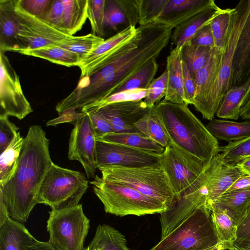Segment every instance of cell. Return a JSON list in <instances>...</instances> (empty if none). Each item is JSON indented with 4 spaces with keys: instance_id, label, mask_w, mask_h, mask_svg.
<instances>
[{
    "instance_id": "44",
    "label": "cell",
    "mask_w": 250,
    "mask_h": 250,
    "mask_svg": "<svg viewBox=\"0 0 250 250\" xmlns=\"http://www.w3.org/2000/svg\"><path fill=\"white\" fill-rule=\"evenodd\" d=\"M167 72L166 69L158 78L154 79L148 87L147 93L143 100L149 108H152L165 98L167 90Z\"/></svg>"
},
{
    "instance_id": "48",
    "label": "cell",
    "mask_w": 250,
    "mask_h": 250,
    "mask_svg": "<svg viewBox=\"0 0 250 250\" xmlns=\"http://www.w3.org/2000/svg\"><path fill=\"white\" fill-rule=\"evenodd\" d=\"M86 113L90 119L96 139L108 134L115 133L110 123L97 111Z\"/></svg>"
},
{
    "instance_id": "27",
    "label": "cell",
    "mask_w": 250,
    "mask_h": 250,
    "mask_svg": "<svg viewBox=\"0 0 250 250\" xmlns=\"http://www.w3.org/2000/svg\"><path fill=\"white\" fill-rule=\"evenodd\" d=\"M250 95V79L246 83L232 87L224 96L216 115L223 119L236 120Z\"/></svg>"
},
{
    "instance_id": "60",
    "label": "cell",
    "mask_w": 250,
    "mask_h": 250,
    "mask_svg": "<svg viewBox=\"0 0 250 250\" xmlns=\"http://www.w3.org/2000/svg\"><path fill=\"white\" fill-rule=\"evenodd\" d=\"M84 250H95V249H89L87 248H86V249H85Z\"/></svg>"
},
{
    "instance_id": "42",
    "label": "cell",
    "mask_w": 250,
    "mask_h": 250,
    "mask_svg": "<svg viewBox=\"0 0 250 250\" xmlns=\"http://www.w3.org/2000/svg\"><path fill=\"white\" fill-rule=\"evenodd\" d=\"M168 1L169 0H137L139 26L155 22Z\"/></svg>"
},
{
    "instance_id": "2",
    "label": "cell",
    "mask_w": 250,
    "mask_h": 250,
    "mask_svg": "<svg viewBox=\"0 0 250 250\" xmlns=\"http://www.w3.org/2000/svg\"><path fill=\"white\" fill-rule=\"evenodd\" d=\"M50 140L41 126L33 125L28 130L21 151L17 169L11 179L0 187L10 217L26 222L38 204L42 183L53 163L50 155Z\"/></svg>"
},
{
    "instance_id": "20",
    "label": "cell",
    "mask_w": 250,
    "mask_h": 250,
    "mask_svg": "<svg viewBox=\"0 0 250 250\" xmlns=\"http://www.w3.org/2000/svg\"><path fill=\"white\" fill-rule=\"evenodd\" d=\"M20 23L15 0H0V52L21 50Z\"/></svg>"
},
{
    "instance_id": "45",
    "label": "cell",
    "mask_w": 250,
    "mask_h": 250,
    "mask_svg": "<svg viewBox=\"0 0 250 250\" xmlns=\"http://www.w3.org/2000/svg\"><path fill=\"white\" fill-rule=\"evenodd\" d=\"M127 23L125 15L117 0H105L104 25L115 30L117 27Z\"/></svg>"
},
{
    "instance_id": "31",
    "label": "cell",
    "mask_w": 250,
    "mask_h": 250,
    "mask_svg": "<svg viewBox=\"0 0 250 250\" xmlns=\"http://www.w3.org/2000/svg\"><path fill=\"white\" fill-rule=\"evenodd\" d=\"M87 248L97 250H130L125 236L107 224L97 227L95 235Z\"/></svg>"
},
{
    "instance_id": "8",
    "label": "cell",
    "mask_w": 250,
    "mask_h": 250,
    "mask_svg": "<svg viewBox=\"0 0 250 250\" xmlns=\"http://www.w3.org/2000/svg\"><path fill=\"white\" fill-rule=\"evenodd\" d=\"M88 187L83 173L61 167L52 163L40 188L37 202L61 209L79 204Z\"/></svg>"
},
{
    "instance_id": "55",
    "label": "cell",
    "mask_w": 250,
    "mask_h": 250,
    "mask_svg": "<svg viewBox=\"0 0 250 250\" xmlns=\"http://www.w3.org/2000/svg\"><path fill=\"white\" fill-rule=\"evenodd\" d=\"M9 217L7 207L3 199L0 196V226H2Z\"/></svg>"
},
{
    "instance_id": "59",
    "label": "cell",
    "mask_w": 250,
    "mask_h": 250,
    "mask_svg": "<svg viewBox=\"0 0 250 250\" xmlns=\"http://www.w3.org/2000/svg\"><path fill=\"white\" fill-rule=\"evenodd\" d=\"M234 250H250V242L249 243H233Z\"/></svg>"
},
{
    "instance_id": "15",
    "label": "cell",
    "mask_w": 250,
    "mask_h": 250,
    "mask_svg": "<svg viewBox=\"0 0 250 250\" xmlns=\"http://www.w3.org/2000/svg\"><path fill=\"white\" fill-rule=\"evenodd\" d=\"M73 125L69 140L68 158L82 164L87 179L94 178L97 169L96 138L88 114L80 113Z\"/></svg>"
},
{
    "instance_id": "10",
    "label": "cell",
    "mask_w": 250,
    "mask_h": 250,
    "mask_svg": "<svg viewBox=\"0 0 250 250\" xmlns=\"http://www.w3.org/2000/svg\"><path fill=\"white\" fill-rule=\"evenodd\" d=\"M219 169L218 165L213 161L206 164L199 176L181 199L171 208L160 213L161 238L167 235L207 202L208 183Z\"/></svg>"
},
{
    "instance_id": "35",
    "label": "cell",
    "mask_w": 250,
    "mask_h": 250,
    "mask_svg": "<svg viewBox=\"0 0 250 250\" xmlns=\"http://www.w3.org/2000/svg\"><path fill=\"white\" fill-rule=\"evenodd\" d=\"M210 211L218 243H233L236 237L237 225L226 211L215 205L207 206Z\"/></svg>"
},
{
    "instance_id": "38",
    "label": "cell",
    "mask_w": 250,
    "mask_h": 250,
    "mask_svg": "<svg viewBox=\"0 0 250 250\" xmlns=\"http://www.w3.org/2000/svg\"><path fill=\"white\" fill-rule=\"evenodd\" d=\"M104 41L103 38L90 33L82 36H75L73 40L59 47L77 54L80 57L81 62Z\"/></svg>"
},
{
    "instance_id": "4",
    "label": "cell",
    "mask_w": 250,
    "mask_h": 250,
    "mask_svg": "<svg viewBox=\"0 0 250 250\" xmlns=\"http://www.w3.org/2000/svg\"><path fill=\"white\" fill-rule=\"evenodd\" d=\"M98 169L104 181L134 188L163 203L168 209L177 201L167 174L160 164L136 167H110Z\"/></svg>"
},
{
    "instance_id": "5",
    "label": "cell",
    "mask_w": 250,
    "mask_h": 250,
    "mask_svg": "<svg viewBox=\"0 0 250 250\" xmlns=\"http://www.w3.org/2000/svg\"><path fill=\"white\" fill-rule=\"evenodd\" d=\"M90 183L106 213L119 216H141L160 214L168 209L159 201L129 187L104 181L97 175Z\"/></svg>"
},
{
    "instance_id": "25",
    "label": "cell",
    "mask_w": 250,
    "mask_h": 250,
    "mask_svg": "<svg viewBox=\"0 0 250 250\" xmlns=\"http://www.w3.org/2000/svg\"><path fill=\"white\" fill-rule=\"evenodd\" d=\"M36 240L21 223L10 217L0 226V250H27Z\"/></svg>"
},
{
    "instance_id": "26",
    "label": "cell",
    "mask_w": 250,
    "mask_h": 250,
    "mask_svg": "<svg viewBox=\"0 0 250 250\" xmlns=\"http://www.w3.org/2000/svg\"><path fill=\"white\" fill-rule=\"evenodd\" d=\"M211 204L225 210L237 226L250 205V189L227 191L207 206Z\"/></svg>"
},
{
    "instance_id": "33",
    "label": "cell",
    "mask_w": 250,
    "mask_h": 250,
    "mask_svg": "<svg viewBox=\"0 0 250 250\" xmlns=\"http://www.w3.org/2000/svg\"><path fill=\"white\" fill-rule=\"evenodd\" d=\"M24 138L19 131L16 136L0 156V187L5 185L17 169Z\"/></svg>"
},
{
    "instance_id": "21",
    "label": "cell",
    "mask_w": 250,
    "mask_h": 250,
    "mask_svg": "<svg viewBox=\"0 0 250 250\" xmlns=\"http://www.w3.org/2000/svg\"><path fill=\"white\" fill-rule=\"evenodd\" d=\"M213 0H169L156 22L172 29L207 8Z\"/></svg>"
},
{
    "instance_id": "11",
    "label": "cell",
    "mask_w": 250,
    "mask_h": 250,
    "mask_svg": "<svg viewBox=\"0 0 250 250\" xmlns=\"http://www.w3.org/2000/svg\"><path fill=\"white\" fill-rule=\"evenodd\" d=\"M160 164L167 174L177 201L199 176L205 166L172 144L165 148Z\"/></svg>"
},
{
    "instance_id": "6",
    "label": "cell",
    "mask_w": 250,
    "mask_h": 250,
    "mask_svg": "<svg viewBox=\"0 0 250 250\" xmlns=\"http://www.w3.org/2000/svg\"><path fill=\"white\" fill-rule=\"evenodd\" d=\"M218 243L206 202L149 250H204Z\"/></svg>"
},
{
    "instance_id": "24",
    "label": "cell",
    "mask_w": 250,
    "mask_h": 250,
    "mask_svg": "<svg viewBox=\"0 0 250 250\" xmlns=\"http://www.w3.org/2000/svg\"><path fill=\"white\" fill-rule=\"evenodd\" d=\"M181 50L174 47L167 58V85L165 100L185 104Z\"/></svg>"
},
{
    "instance_id": "12",
    "label": "cell",
    "mask_w": 250,
    "mask_h": 250,
    "mask_svg": "<svg viewBox=\"0 0 250 250\" xmlns=\"http://www.w3.org/2000/svg\"><path fill=\"white\" fill-rule=\"evenodd\" d=\"M0 117L11 116L22 120L33 110L19 77L3 52H0Z\"/></svg>"
},
{
    "instance_id": "56",
    "label": "cell",
    "mask_w": 250,
    "mask_h": 250,
    "mask_svg": "<svg viewBox=\"0 0 250 250\" xmlns=\"http://www.w3.org/2000/svg\"><path fill=\"white\" fill-rule=\"evenodd\" d=\"M240 117L244 120L250 119V95L241 109Z\"/></svg>"
},
{
    "instance_id": "53",
    "label": "cell",
    "mask_w": 250,
    "mask_h": 250,
    "mask_svg": "<svg viewBox=\"0 0 250 250\" xmlns=\"http://www.w3.org/2000/svg\"><path fill=\"white\" fill-rule=\"evenodd\" d=\"M250 189V175H245L237 179L227 191Z\"/></svg>"
},
{
    "instance_id": "7",
    "label": "cell",
    "mask_w": 250,
    "mask_h": 250,
    "mask_svg": "<svg viewBox=\"0 0 250 250\" xmlns=\"http://www.w3.org/2000/svg\"><path fill=\"white\" fill-rule=\"evenodd\" d=\"M250 13V0H241L232 8L230 25L218 76L198 111L204 119L211 121L225 94L231 87L232 64L237 41Z\"/></svg>"
},
{
    "instance_id": "18",
    "label": "cell",
    "mask_w": 250,
    "mask_h": 250,
    "mask_svg": "<svg viewBox=\"0 0 250 250\" xmlns=\"http://www.w3.org/2000/svg\"><path fill=\"white\" fill-rule=\"evenodd\" d=\"M150 108L142 100L111 104L95 111L110 123L115 133H141L134 125Z\"/></svg>"
},
{
    "instance_id": "46",
    "label": "cell",
    "mask_w": 250,
    "mask_h": 250,
    "mask_svg": "<svg viewBox=\"0 0 250 250\" xmlns=\"http://www.w3.org/2000/svg\"><path fill=\"white\" fill-rule=\"evenodd\" d=\"M53 0H15V6L26 13L43 20Z\"/></svg>"
},
{
    "instance_id": "51",
    "label": "cell",
    "mask_w": 250,
    "mask_h": 250,
    "mask_svg": "<svg viewBox=\"0 0 250 250\" xmlns=\"http://www.w3.org/2000/svg\"><path fill=\"white\" fill-rule=\"evenodd\" d=\"M250 242V205L237 227L236 237L233 243Z\"/></svg>"
},
{
    "instance_id": "34",
    "label": "cell",
    "mask_w": 250,
    "mask_h": 250,
    "mask_svg": "<svg viewBox=\"0 0 250 250\" xmlns=\"http://www.w3.org/2000/svg\"><path fill=\"white\" fill-rule=\"evenodd\" d=\"M19 53L48 60L67 67L78 66L80 57L76 53L59 46H48L35 49L23 50Z\"/></svg>"
},
{
    "instance_id": "47",
    "label": "cell",
    "mask_w": 250,
    "mask_h": 250,
    "mask_svg": "<svg viewBox=\"0 0 250 250\" xmlns=\"http://www.w3.org/2000/svg\"><path fill=\"white\" fill-rule=\"evenodd\" d=\"M19 128L7 116L0 117V152H3L14 139Z\"/></svg>"
},
{
    "instance_id": "30",
    "label": "cell",
    "mask_w": 250,
    "mask_h": 250,
    "mask_svg": "<svg viewBox=\"0 0 250 250\" xmlns=\"http://www.w3.org/2000/svg\"><path fill=\"white\" fill-rule=\"evenodd\" d=\"M134 125L142 134L164 148L171 145V140L154 106Z\"/></svg>"
},
{
    "instance_id": "41",
    "label": "cell",
    "mask_w": 250,
    "mask_h": 250,
    "mask_svg": "<svg viewBox=\"0 0 250 250\" xmlns=\"http://www.w3.org/2000/svg\"><path fill=\"white\" fill-rule=\"evenodd\" d=\"M232 12V9H223L210 23L215 46L216 47L225 49Z\"/></svg>"
},
{
    "instance_id": "14",
    "label": "cell",
    "mask_w": 250,
    "mask_h": 250,
    "mask_svg": "<svg viewBox=\"0 0 250 250\" xmlns=\"http://www.w3.org/2000/svg\"><path fill=\"white\" fill-rule=\"evenodd\" d=\"M162 154L96 140L97 169L110 167H136L160 164Z\"/></svg>"
},
{
    "instance_id": "52",
    "label": "cell",
    "mask_w": 250,
    "mask_h": 250,
    "mask_svg": "<svg viewBox=\"0 0 250 250\" xmlns=\"http://www.w3.org/2000/svg\"><path fill=\"white\" fill-rule=\"evenodd\" d=\"M194 45L213 48L215 43L210 23L202 28L190 41Z\"/></svg>"
},
{
    "instance_id": "37",
    "label": "cell",
    "mask_w": 250,
    "mask_h": 250,
    "mask_svg": "<svg viewBox=\"0 0 250 250\" xmlns=\"http://www.w3.org/2000/svg\"><path fill=\"white\" fill-rule=\"evenodd\" d=\"M212 48L194 45L190 41L183 46L181 50L182 60L193 76L205 65Z\"/></svg>"
},
{
    "instance_id": "32",
    "label": "cell",
    "mask_w": 250,
    "mask_h": 250,
    "mask_svg": "<svg viewBox=\"0 0 250 250\" xmlns=\"http://www.w3.org/2000/svg\"><path fill=\"white\" fill-rule=\"evenodd\" d=\"M96 140L121 144L146 151L162 154L165 148L140 133H111Z\"/></svg>"
},
{
    "instance_id": "13",
    "label": "cell",
    "mask_w": 250,
    "mask_h": 250,
    "mask_svg": "<svg viewBox=\"0 0 250 250\" xmlns=\"http://www.w3.org/2000/svg\"><path fill=\"white\" fill-rule=\"evenodd\" d=\"M15 10L20 23L19 38L21 50L18 53L23 50L60 46L75 37L59 31L43 20L31 16L16 6Z\"/></svg>"
},
{
    "instance_id": "3",
    "label": "cell",
    "mask_w": 250,
    "mask_h": 250,
    "mask_svg": "<svg viewBox=\"0 0 250 250\" xmlns=\"http://www.w3.org/2000/svg\"><path fill=\"white\" fill-rule=\"evenodd\" d=\"M171 144L203 164L219 153V143L188 105L163 99L155 106Z\"/></svg>"
},
{
    "instance_id": "1",
    "label": "cell",
    "mask_w": 250,
    "mask_h": 250,
    "mask_svg": "<svg viewBox=\"0 0 250 250\" xmlns=\"http://www.w3.org/2000/svg\"><path fill=\"white\" fill-rule=\"evenodd\" d=\"M139 27L142 37L137 46L122 52L90 74L80 78L74 90L57 104L58 113L82 108L106 98L143 65L157 58L167 45L172 29L157 22Z\"/></svg>"
},
{
    "instance_id": "50",
    "label": "cell",
    "mask_w": 250,
    "mask_h": 250,
    "mask_svg": "<svg viewBox=\"0 0 250 250\" xmlns=\"http://www.w3.org/2000/svg\"><path fill=\"white\" fill-rule=\"evenodd\" d=\"M126 17L127 26H136L139 23L137 0H117Z\"/></svg>"
},
{
    "instance_id": "22",
    "label": "cell",
    "mask_w": 250,
    "mask_h": 250,
    "mask_svg": "<svg viewBox=\"0 0 250 250\" xmlns=\"http://www.w3.org/2000/svg\"><path fill=\"white\" fill-rule=\"evenodd\" d=\"M250 79V13L238 38L233 60L231 87Z\"/></svg>"
},
{
    "instance_id": "16",
    "label": "cell",
    "mask_w": 250,
    "mask_h": 250,
    "mask_svg": "<svg viewBox=\"0 0 250 250\" xmlns=\"http://www.w3.org/2000/svg\"><path fill=\"white\" fill-rule=\"evenodd\" d=\"M141 37L142 32L139 26L129 25L104 40L79 64L80 78L90 74L122 52L137 46Z\"/></svg>"
},
{
    "instance_id": "36",
    "label": "cell",
    "mask_w": 250,
    "mask_h": 250,
    "mask_svg": "<svg viewBox=\"0 0 250 250\" xmlns=\"http://www.w3.org/2000/svg\"><path fill=\"white\" fill-rule=\"evenodd\" d=\"M158 69V64L156 59L150 60L113 93L136 89H147L154 79Z\"/></svg>"
},
{
    "instance_id": "49",
    "label": "cell",
    "mask_w": 250,
    "mask_h": 250,
    "mask_svg": "<svg viewBox=\"0 0 250 250\" xmlns=\"http://www.w3.org/2000/svg\"><path fill=\"white\" fill-rule=\"evenodd\" d=\"M182 68L185 104L187 105H193L196 92L194 76L190 73L187 65L183 61H182Z\"/></svg>"
},
{
    "instance_id": "19",
    "label": "cell",
    "mask_w": 250,
    "mask_h": 250,
    "mask_svg": "<svg viewBox=\"0 0 250 250\" xmlns=\"http://www.w3.org/2000/svg\"><path fill=\"white\" fill-rule=\"evenodd\" d=\"M224 49L212 48L205 65L194 75L196 92L193 104L198 112L213 87L221 70Z\"/></svg>"
},
{
    "instance_id": "58",
    "label": "cell",
    "mask_w": 250,
    "mask_h": 250,
    "mask_svg": "<svg viewBox=\"0 0 250 250\" xmlns=\"http://www.w3.org/2000/svg\"><path fill=\"white\" fill-rule=\"evenodd\" d=\"M246 174L250 175V158L236 164Z\"/></svg>"
},
{
    "instance_id": "54",
    "label": "cell",
    "mask_w": 250,
    "mask_h": 250,
    "mask_svg": "<svg viewBox=\"0 0 250 250\" xmlns=\"http://www.w3.org/2000/svg\"><path fill=\"white\" fill-rule=\"evenodd\" d=\"M27 250H57L48 242H42L36 240L27 248Z\"/></svg>"
},
{
    "instance_id": "40",
    "label": "cell",
    "mask_w": 250,
    "mask_h": 250,
    "mask_svg": "<svg viewBox=\"0 0 250 250\" xmlns=\"http://www.w3.org/2000/svg\"><path fill=\"white\" fill-rule=\"evenodd\" d=\"M147 91V89H136L113 93L98 102L83 107L81 111L86 113L97 111L113 103L142 100L146 97Z\"/></svg>"
},
{
    "instance_id": "29",
    "label": "cell",
    "mask_w": 250,
    "mask_h": 250,
    "mask_svg": "<svg viewBox=\"0 0 250 250\" xmlns=\"http://www.w3.org/2000/svg\"><path fill=\"white\" fill-rule=\"evenodd\" d=\"M245 175L236 164H224L208 183L207 204L227 192L237 179Z\"/></svg>"
},
{
    "instance_id": "28",
    "label": "cell",
    "mask_w": 250,
    "mask_h": 250,
    "mask_svg": "<svg viewBox=\"0 0 250 250\" xmlns=\"http://www.w3.org/2000/svg\"><path fill=\"white\" fill-rule=\"evenodd\" d=\"M217 140L229 143L250 137V121L236 122L225 119H214L206 125Z\"/></svg>"
},
{
    "instance_id": "43",
    "label": "cell",
    "mask_w": 250,
    "mask_h": 250,
    "mask_svg": "<svg viewBox=\"0 0 250 250\" xmlns=\"http://www.w3.org/2000/svg\"><path fill=\"white\" fill-rule=\"evenodd\" d=\"M105 0H88L87 18L92 34L100 37L104 35V6Z\"/></svg>"
},
{
    "instance_id": "23",
    "label": "cell",
    "mask_w": 250,
    "mask_h": 250,
    "mask_svg": "<svg viewBox=\"0 0 250 250\" xmlns=\"http://www.w3.org/2000/svg\"><path fill=\"white\" fill-rule=\"evenodd\" d=\"M222 11L214 2L206 9L175 27L171 33L170 41L175 47L181 50L183 46L190 42L198 31L209 24Z\"/></svg>"
},
{
    "instance_id": "9",
    "label": "cell",
    "mask_w": 250,
    "mask_h": 250,
    "mask_svg": "<svg viewBox=\"0 0 250 250\" xmlns=\"http://www.w3.org/2000/svg\"><path fill=\"white\" fill-rule=\"evenodd\" d=\"M48 243L57 250H84L83 243L90 227L82 205L49 212Z\"/></svg>"
},
{
    "instance_id": "57",
    "label": "cell",
    "mask_w": 250,
    "mask_h": 250,
    "mask_svg": "<svg viewBox=\"0 0 250 250\" xmlns=\"http://www.w3.org/2000/svg\"><path fill=\"white\" fill-rule=\"evenodd\" d=\"M204 250H234L233 243H218L215 246Z\"/></svg>"
},
{
    "instance_id": "17",
    "label": "cell",
    "mask_w": 250,
    "mask_h": 250,
    "mask_svg": "<svg viewBox=\"0 0 250 250\" xmlns=\"http://www.w3.org/2000/svg\"><path fill=\"white\" fill-rule=\"evenodd\" d=\"M88 0H53L43 19L59 31L73 36L87 19Z\"/></svg>"
},
{
    "instance_id": "39",
    "label": "cell",
    "mask_w": 250,
    "mask_h": 250,
    "mask_svg": "<svg viewBox=\"0 0 250 250\" xmlns=\"http://www.w3.org/2000/svg\"><path fill=\"white\" fill-rule=\"evenodd\" d=\"M219 151L224 164H237L250 158V137L220 146Z\"/></svg>"
}]
</instances>
